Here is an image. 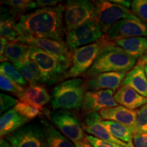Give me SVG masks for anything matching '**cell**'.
Here are the masks:
<instances>
[{"label":"cell","mask_w":147,"mask_h":147,"mask_svg":"<svg viewBox=\"0 0 147 147\" xmlns=\"http://www.w3.org/2000/svg\"><path fill=\"white\" fill-rule=\"evenodd\" d=\"M18 103V100L10 95L1 93L0 94V113H5L6 110H10V108L14 106ZM12 109V108H11Z\"/></svg>","instance_id":"cell-33"},{"label":"cell","mask_w":147,"mask_h":147,"mask_svg":"<svg viewBox=\"0 0 147 147\" xmlns=\"http://www.w3.org/2000/svg\"><path fill=\"white\" fill-rule=\"evenodd\" d=\"M0 88L2 91L12 93L18 97H20L25 90L23 86L18 84L17 82L2 73L0 74Z\"/></svg>","instance_id":"cell-30"},{"label":"cell","mask_w":147,"mask_h":147,"mask_svg":"<svg viewBox=\"0 0 147 147\" xmlns=\"http://www.w3.org/2000/svg\"><path fill=\"white\" fill-rule=\"evenodd\" d=\"M0 72L5 74L9 78L17 82L18 84L23 87H27L28 82L26 81L21 71L18 70V68L15 67L13 64L10 62L5 61L1 63L0 65Z\"/></svg>","instance_id":"cell-27"},{"label":"cell","mask_w":147,"mask_h":147,"mask_svg":"<svg viewBox=\"0 0 147 147\" xmlns=\"http://www.w3.org/2000/svg\"><path fill=\"white\" fill-rule=\"evenodd\" d=\"M106 36L113 42L123 38L147 37V23L139 18L121 20L109 29Z\"/></svg>","instance_id":"cell-12"},{"label":"cell","mask_w":147,"mask_h":147,"mask_svg":"<svg viewBox=\"0 0 147 147\" xmlns=\"http://www.w3.org/2000/svg\"><path fill=\"white\" fill-rule=\"evenodd\" d=\"M127 73L125 72H106L84 80L86 91H96L100 90L117 91L123 81Z\"/></svg>","instance_id":"cell-14"},{"label":"cell","mask_w":147,"mask_h":147,"mask_svg":"<svg viewBox=\"0 0 147 147\" xmlns=\"http://www.w3.org/2000/svg\"><path fill=\"white\" fill-rule=\"evenodd\" d=\"M118 106L115 100V93L112 90L87 91L84 94L81 110L82 115L85 116L88 114L101 111L104 108Z\"/></svg>","instance_id":"cell-13"},{"label":"cell","mask_w":147,"mask_h":147,"mask_svg":"<svg viewBox=\"0 0 147 147\" xmlns=\"http://www.w3.org/2000/svg\"><path fill=\"white\" fill-rule=\"evenodd\" d=\"M40 121L45 131L46 147H75L74 143L57 129L47 119L42 118Z\"/></svg>","instance_id":"cell-22"},{"label":"cell","mask_w":147,"mask_h":147,"mask_svg":"<svg viewBox=\"0 0 147 147\" xmlns=\"http://www.w3.org/2000/svg\"><path fill=\"white\" fill-rule=\"evenodd\" d=\"M75 147H93L87 140H84L82 141H78V142H74Z\"/></svg>","instance_id":"cell-38"},{"label":"cell","mask_w":147,"mask_h":147,"mask_svg":"<svg viewBox=\"0 0 147 147\" xmlns=\"http://www.w3.org/2000/svg\"><path fill=\"white\" fill-rule=\"evenodd\" d=\"M125 147H135V146H134V144L133 143V140L130 141L129 142L127 143V145H126Z\"/></svg>","instance_id":"cell-40"},{"label":"cell","mask_w":147,"mask_h":147,"mask_svg":"<svg viewBox=\"0 0 147 147\" xmlns=\"http://www.w3.org/2000/svg\"><path fill=\"white\" fill-rule=\"evenodd\" d=\"M140 59L142 60L143 61L146 62V61H147V57H142L141 59Z\"/></svg>","instance_id":"cell-42"},{"label":"cell","mask_w":147,"mask_h":147,"mask_svg":"<svg viewBox=\"0 0 147 147\" xmlns=\"http://www.w3.org/2000/svg\"><path fill=\"white\" fill-rule=\"evenodd\" d=\"M115 44L136 59L142 58L147 52V37L123 38L117 40Z\"/></svg>","instance_id":"cell-23"},{"label":"cell","mask_w":147,"mask_h":147,"mask_svg":"<svg viewBox=\"0 0 147 147\" xmlns=\"http://www.w3.org/2000/svg\"><path fill=\"white\" fill-rule=\"evenodd\" d=\"M143 57H147V52L146 53V54H145Z\"/></svg>","instance_id":"cell-43"},{"label":"cell","mask_w":147,"mask_h":147,"mask_svg":"<svg viewBox=\"0 0 147 147\" xmlns=\"http://www.w3.org/2000/svg\"><path fill=\"white\" fill-rule=\"evenodd\" d=\"M12 64L21 71L24 78L30 85L40 83L39 69L34 61L29 57L23 61Z\"/></svg>","instance_id":"cell-24"},{"label":"cell","mask_w":147,"mask_h":147,"mask_svg":"<svg viewBox=\"0 0 147 147\" xmlns=\"http://www.w3.org/2000/svg\"><path fill=\"white\" fill-rule=\"evenodd\" d=\"M136 60L114 43L101 53L83 76L87 79L106 72L127 73L135 66Z\"/></svg>","instance_id":"cell-2"},{"label":"cell","mask_w":147,"mask_h":147,"mask_svg":"<svg viewBox=\"0 0 147 147\" xmlns=\"http://www.w3.org/2000/svg\"><path fill=\"white\" fill-rule=\"evenodd\" d=\"M86 140L93 147H124L116 143L99 139L91 135L86 136Z\"/></svg>","instance_id":"cell-34"},{"label":"cell","mask_w":147,"mask_h":147,"mask_svg":"<svg viewBox=\"0 0 147 147\" xmlns=\"http://www.w3.org/2000/svg\"><path fill=\"white\" fill-rule=\"evenodd\" d=\"M5 138L12 147H46L45 131L40 121L27 123Z\"/></svg>","instance_id":"cell-9"},{"label":"cell","mask_w":147,"mask_h":147,"mask_svg":"<svg viewBox=\"0 0 147 147\" xmlns=\"http://www.w3.org/2000/svg\"><path fill=\"white\" fill-rule=\"evenodd\" d=\"M122 86H127L142 96L147 97V78L144 69V62L139 59L138 63L127 73Z\"/></svg>","instance_id":"cell-17"},{"label":"cell","mask_w":147,"mask_h":147,"mask_svg":"<svg viewBox=\"0 0 147 147\" xmlns=\"http://www.w3.org/2000/svg\"><path fill=\"white\" fill-rule=\"evenodd\" d=\"M21 16L8 7H1V37L6 38L9 42L18 39L19 35L16 30V25Z\"/></svg>","instance_id":"cell-18"},{"label":"cell","mask_w":147,"mask_h":147,"mask_svg":"<svg viewBox=\"0 0 147 147\" xmlns=\"http://www.w3.org/2000/svg\"><path fill=\"white\" fill-rule=\"evenodd\" d=\"M76 110H57L51 113L50 118L61 132L73 142L86 139V136Z\"/></svg>","instance_id":"cell-8"},{"label":"cell","mask_w":147,"mask_h":147,"mask_svg":"<svg viewBox=\"0 0 147 147\" xmlns=\"http://www.w3.org/2000/svg\"><path fill=\"white\" fill-rule=\"evenodd\" d=\"M115 100L118 104L131 110L147 104V97L127 86H122L117 90L115 94Z\"/></svg>","instance_id":"cell-19"},{"label":"cell","mask_w":147,"mask_h":147,"mask_svg":"<svg viewBox=\"0 0 147 147\" xmlns=\"http://www.w3.org/2000/svg\"><path fill=\"white\" fill-rule=\"evenodd\" d=\"M144 69H145V73H146V76L147 78V61L144 62Z\"/></svg>","instance_id":"cell-41"},{"label":"cell","mask_w":147,"mask_h":147,"mask_svg":"<svg viewBox=\"0 0 147 147\" xmlns=\"http://www.w3.org/2000/svg\"><path fill=\"white\" fill-rule=\"evenodd\" d=\"M105 36L96 18L87 22L66 34V43L71 51L95 43Z\"/></svg>","instance_id":"cell-10"},{"label":"cell","mask_w":147,"mask_h":147,"mask_svg":"<svg viewBox=\"0 0 147 147\" xmlns=\"http://www.w3.org/2000/svg\"><path fill=\"white\" fill-rule=\"evenodd\" d=\"M100 115L104 120L115 121L127 126L131 129L134 133L138 116L137 110H131L124 106H118L104 108L100 111Z\"/></svg>","instance_id":"cell-16"},{"label":"cell","mask_w":147,"mask_h":147,"mask_svg":"<svg viewBox=\"0 0 147 147\" xmlns=\"http://www.w3.org/2000/svg\"><path fill=\"white\" fill-rule=\"evenodd\" d=\"M21 102H27L42 108L49 102L51 97L47 89L42 84H33L25 88L23 93L18 97Z\"/></svg>","instance_id":"cell-21"},{"label":"cell","mask_w":147,"mask_h":147,"mask_svg":"<svg viewBox=\"0 0 147 147\" xmlns=\"http://www.w3.org/2000/svg\"><path fill=\"white\" fill-rule=\"evenodd\" d=\"M14 108L21 115L29 120L36 119L38 117H40L43 113L42 108L27 102H21V101L18 102Z\"/></svg>","instance_id":"cell-29"},{"label":"cell","mask_w":147,"mask_h":147,"mask_svg":"<svg viewBox=\"0 0 147 147\" xmlns=\"http://www.w3.org/2000/svg\"><path fill=\"white\" fill-rule=\"evenodd\" d=\"M95 8L96 19L102 32L106 34L117 22L126 18L138 19L131 10L125 7L106 0L93 1Z\"/></svg>","instance_id":"cell-7"},{"label":"cell","mask_w":147,"mask_h":147,"mask_svg":"<svg viewBox=\"0 0 147 147\" xmlns=\"http://www.w3.org/2000/svg\"><path fill=\"white\" fill-rule=\"evenodd\" d=\"M30 121L24 117L15 108L8 110L1 115L0 119V135L1 138L17 131Z\"/></svg>","instance_id":"cell-20"},{"label":"cell","mask_w":147,"mask_h":147,"mask_svg":"<svg viewBox=\"0 0 147 147\" xmlns=\"http://www.w3.org/2000/svg\"><path fill=\"white\" fill-rule=\"evenodd\" d=\"M65 5L38 8L20 16L16 30L25 38H49L64 42Z\"/></svg>","instance_id":"cell-1"},{"label":"cell","mask_w":147,"mask_h":147,"mask_svg":"<svg viewBox=\"0 0 147 147\" xmlns=\"http://www.w3.org/2000/svg\"><path fill=\"white\" fill-rule=\"evenodd\" d=\"M133 140L135 147H147V131L134 134Z\"/></svg>","instance_id":"cell-35"},{"label":"cell","mask_w":147,"mask_h":147,"mask_svg":"<svg viewBox=\"0 0 147 147\" xmlns=\"http://www.w3.org/2000/svg\"><path fill=\"white\" fill-rule=\"evenodd\" d=\"M138 116L134 134L147 131V104L137 110Z\"/></svg>","instance_id":"cell-32"},{"label":"cell","mask_w":147,"mask_h":147,"mask_svg":"<svg viewBox=\"0 0 147 147\" xmlns=\"http://www.w3.org/2000/svg\"><path fill=\"white\" fill-rule=\"evenodd\" d=\"M84 80L82 78L67 79L52 89L51 106L53 110H81L86 93Z\"/></svg>","instance_id":"cell-3"},{"label":"cell","mask_w":147,"mask_h":147,"mask_svg":"<svg viewBox=\"0 0 147 147\" xmlns=\"http://www.w3.org/2000/svg\"><path fill=\"white\" fill-rule=\"evenodd\" d=\"M95 18V8L93 1L89 0L66 1L64 11V26L66 34Z\"/></svg>","instance_id":"cell-6"},{"label":"cell","mask_w":147,"mask_h":147,"mask_svg":"<svg viewBox=\"0 0 147 147\" xmlns=\"http://www.w3.org/2000/svg\"><path fill=\"white\" fill-rule=\"evenodd\" d=\"M131 12L140 20L147 23V1L134 0L131 2Z\"/></svg>","instance_id":"cell-31"},{"label":"cell","mask_w":147,"mask_h":147,"mask_svg":"<svg viewBox=\"0 0 147 147\" xmlns=\"http://www.w3.org/2000/svg\"><path fill=\"white\" fill-rule=\"evenodd\" d=\"M1 4L7 5V7L12 9L20 15L24 14L27 11L38 8L36 1L29 0H9L1 1Z\"/></svg>","instance_id":"cell-28"},{"label":"cell","mask_w":147,"mask_h":147,"mask_svg":"<svg viewBox=\"0 0 147 147\" xmlns=\"http://www.w3.org/2000/svg\"><path fill=\"white\" fill-rule=\"evenodd\" d=\"M114 43L115 42L110 41L105 35L102 39L95 43L80 47L73 51L72 62L66 75L65 79L84 76L93 65L101 53L106 48Z\"/></svg>","instance_id":"cell-5"},{"label":"cell","mask_w":147,"mask_h":147,"mask_svg":"<svg viewBox=\"0 0 147 147\" xmlns=\"http://www.w3.org/2000/svg\"><path fill=\"white\" fill-rule=\"evenodd\" d=\"M102 123L110 133L119 140L125 143L133 140V131L127 126L113 121L103 120Z\"/></svg>","instance_id":"cell-26"},{"label":"cell","mask_w":147,"mask_h":147,"mask_svg":"<svg viewBox=\"0 0 147 147\" xmlns=\"http://www.w3.org/2000/svg\"><path fill=\"white\" fill-rule=\"evenodd\" d=\"M29 57L38 66L40 83L51 86L65 79L69 66L39 48L29 46Z\"/></svg>","instance_id":"cell-4"},{"label":"cell","mask_w":147,"mask_h":147,"mask_svg":"<svg viewBox=\"0 0 147 147\" xmlns=\"http://www.w3.org/2000/svg\"><path fill=\"white\" fill-rule=\"evenodd\" d=\"M0 147H12L5 138H1L0 140Z\"/></svg>","instance_id":"cell-39"},{"label":"cell","mask_w":147,"mask_h":147,"mask_svg":"<svg viewBox=\"0 0 147 147\" xmlns=\"http://www.w3.org/2000/svg\"><path fill=\"white\" fill-rule=\"evenodd\" d=\"M102 121V117L97 112L88 114L84 116V120L82 122V128L84 131L91 134V136L103 140L116 143L125 147L127 143L114 137L107 129V128L103 125Z\"/></svg>","instance_id":"cell-15"},{"label":"cell","mask_w":147,"mask_h":147,"mask_svg":"<svg viewBox=\"0 0 147 147\" xmlns=\"http://www.w3.org/2000/svg\"><path fill=\"white\" fill-rule=\"evenodd\" d=\"M17 41L29 46H33L42 49L53 55L61 62L71 67L73 51L65 42H59L49 38H25L18 37Z\"/></svg>","instance_id":"cell-11"},{"label":"cell","mask_w":147,"mask_h":147,"mask_svg":"<svg viewBox=\"0 0 147 147\" xmlns=\"http://www.w3.org/2000/svg\"><path fill=\"white\" fill-rule=\"evenodd\" d=\"M5 55L12 63L21 61L29 57V46L17 40L9 42L5 47Z\"/></svg>","instance_id":"cell-25"},{"label":"cell","mask_w":147,"mask_h":147,"mask_svg":"<svg viewBox=\"0 0 147 147\" xmlns=\"http://www.w3.org/2000/svg\"><path fill=\"white\" fill-rule=\"evenodd\" d=\"M36 1L38 8H49V7H55L61 4L62 1L59 0H37Z\"/></svg>","instance_id":"cell-36"},{"label":"cell","mask_w":147,"mask_h":147,"mask_svg":"<svg viewBox=\"0 0 147 147\" xmlns=\"http://www.w3.org/2000/svg\"><path fill=\"white\" fill-rule=\"evenodd\" d=\"M113 3H117V4L121 5L122 6L125 7L127 8H130L131 6V1H127V0H110Z\"/></svg>","instance_id":"cell-37"}]
</instances>
